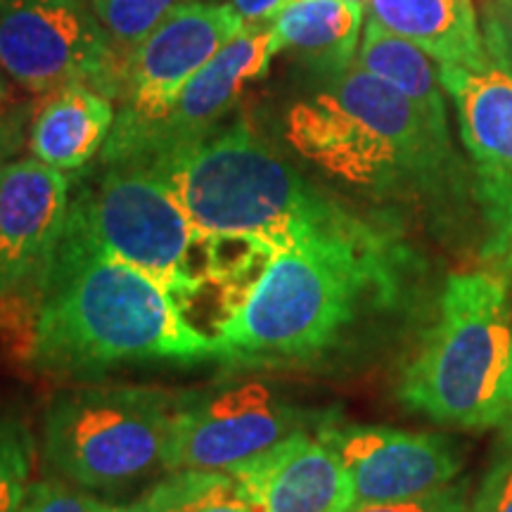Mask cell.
<instances>
[{"label":"cell","mask_w":512,"mask_h":512,"mask_svg":"<svg viewBox=\"0 0 512 512\" xmlns=\"http://www.w3.org/2000/svg\"><path fill=\"white\" fill-rule=\"evenodd\" d=\"M427 302L430 266L401 223L351 209L230 299L214 361L230 373H354L396 347Z\"/></svg>","instance_id":"1"},{"label":"cell","mask_w":512,"mask_h":512,"mask_svg":"<svg viewBox=\"0 0 512 512\" xmlns=\"http://www.w3.org/2000/svg\"><path fill=\"white\" fill-rule=\"evenodd\" d=\"M24 361L83 380L138 363L214 361V337L157 280L64 223Z\"/></svg>","instance_id":"2"},{"label":"cell","mask_w":512,"mask_h":512,"mask_svg":"<svg viewBox=\"0 0 512 512\" xmlns=\"http://www.w3.org/2000/svg\"><path fill=\"white\" fill-rule=\"evenodd\" d=\"M285 140L320 174L373 200L432 209L463 190L451 131L356 64L294 102Z\"/></svg>","instance_id":"3"},{"label":"cell","mask_w":512,"mask_h":512,"mask_svg":"<svg viewBox=\"0 0 512 512\" xmlns=\"http://www.w3.org/2000/svg\"><path fill=\"white\" fill-rule=\"evenodd\" d=\"M150 164L211 245H240L268 259L351 211L240 117Z\"/></svg>","instance_id":"4"},{"label":"cell","mask_w":512,"mask_h":512,"mask_svg":"<svg viewBox=\"0 0 512 512\" xmlns=\"http://www.w3.org/2000/svg\"><path fill=\"white\" fill-rule=\"evenodd\" d=\"M501 273H451L403 363V408L460 432L498 430L512 411V304Z\"/></svg>","instance_id":"5"},{"label":"cell","mask_w":512,"mask_h":512,"mask_svg":"<svg viewBox=\"0 0 512 512\" xmlns=\"http://www.w3.org/2000/svg\"><path fill=\"white\" fill-rule=\"evenodd\" d=\"M67 223L157 280L185 311L214 283L209 238L152 164L100 162L72 190Z\"/></svg>","instance_id":"6"},{"label":"cell","mask_w":512,"mask_h":512,"mask_svg":"<svg viewBox=\"0 0 512 512\" xmlns=\"http://www.w3.org/2000/svg\"><path fill=\"white\" fill-rule=\"evenodd\" d=\"M178 392L133 384L62 389L43 415V458L64 482L117 494L166 472Z\"/></svg>","instance_id":"7"},{"label":"cell","mask_w":512,"mask_h":512,"mask_svg":"<svg viewBox=\"0 0 512 512\" xmlns=\"http://www.w3.org/2000/svg\"><path fill=\"white\" fill-rule=\"evenodd\" d=\"M0 74L34 95L81 83L114 100L124 57L83 0H0Z\"/></svg>","instance_id":"8"},{"label":"cell","mask_w":512,"mask_h":512,"mask_svg":"<svg viewBox=\"0 0 512 512\" xmlns=\"http://www.w3.org/2000/svg\"><path fill=\"white\" fill-rule=\"evenodd\" d=\"M339 418L337 408L302 406L261 382L178 392L171 470H230L294 432H318Z\"/></svg>","instance_id":"9"},{"label":"cell","mask_w":512,"mask_h":512,"mask_svg":"<svg viewBox=\"0 0 512 512\" xmlns=\"http://www.w3.org/2000/svg\"><path fill=\"white\" fill-rule=\"evenodd\" d=\"M242 17L228 3H188L171 12L159 27L131 50L124 62V100L100 162H114L155 128L192 76L238 31Z\"/></svg>","instance_id":"10"},{"label":"cell","mask_w":512,"mask_h":512,"mask_svg":"<svg viewBox=\"0 0 512 512\" xmlns=\"http://www.w3.org/2000/svg\"><path fill=\"white\" fill-rule=\"evenodd\" d=\"M439 79L453 107L472 169V200L482 219L484 261L512 249V69L439 64Z\"/></svg>","instance_id":"11"},{"label":"cell","mask_w":512,"mask_h":512,"mask_svg":"<svg viewBox=\"0 0 512 512\" xmlns=\"http://www.w3.org/2000/svg\"><path fill=\"white\" fill-rule=\"evenodd\" d=\"M332 446L354 484L358 505L418 498L456 482L465 458L446 434L330 420L316 432Z\"/></svg>","instance_id":"12"},{"label":"cell","mask_w":512,"mask_h":512,"mask_svg":"<svg viewBox=\"0 0 512 512\" xmlns=\"http://www.w3.org/2000/svg\"><path fill=\"white\" fill-rule=\"evenodd\" d=\"M72 178L31 159L0 171V302L38 309L43 280L67 223Z\"/></svg>","instance_id":"13"},{"label":"cell","mask_w":512,"mask_h":512,"mask_svg":"<svg viewBox=\"0 0 512 512\" xmlns=\"http://www.w3.org/2000/svg\"><path fill=\"white\" fill-rule=\"evenodd\" d=\"M273 53L271 24H245L178 95L171 112L114 162H155L207 136L235 110L249 83L264 79Z\"/></svg>","instance_id":"14"},{"label":"cell","mask_w":512,"mask_h":512,"mask_svg":"<svg viewBox=\"0 0 512 512\" xmlns=\"http://www.w3.org/2000/svg\"><path fill=\"white\" fill-rule=\"evenodd\" d=\"M256 512H351L354 484L316 432H294L259 456L230 467Z\"/></svg>","instance_id":"15"},{"label":"cell","mask_w":512,"mask_h":512,"mask_svg":"<svg viewBox=\"0 0 512 512\" xmlns=\"http://www.w3.org/2000/svg\"><path fill=\"white\" fill-rule=\"evenodd\" d=\"M368 15L437 64L465 69L494 64L475 0H370Z\"/></svg>","instance_id":"16"},{"label":"cell","mask_w":512,"mask_h":512,"mask_svg":"<svg viewBox=\"0 0 512 512\" xmlns=\"http://www.w3.org/2000/svg\"><path fill=\"white\" fill-rule=\"evenodd\" d=\"M48 95L29 128L31 155L60 171L81 169L110 138L117 121L112 98L81 83Z\"/></svg>","instance_id":"17"},{"label":"cell","mask_w":512,"mask_h":512,"mask_svg":"<svg viewBox=\"0 0 512 512\" xmlns=\"http://www.w3.org/2000/svg\"><path fill=\"white\" fill-rule=\"evenodd\" d=\"M366 5L351 0H290L271 22L273 53H294L335 76L354 64Z\"/></svg>","instance_id":"18"},{"label":"cell","mask_w":512,"mask_h":512,"mask_svg":"<svg viewBox=\"0 0 512 512\" xmlns=\"http://www.w3.org/2000/svg\"><path fill=\"white\" fill-rule=\"evenodd\" d=\"M354 64L406 95L441 131H451L446 91L439 79V64L427 53H422L418 46L384 29L375 19H368L363 24Z\"/></svg>","instance_id":"19"},{"label":"cell","mask_w":512,"mask_h":512,"mask_svg":"<svg viewBox=\"0 0 512 512\" xmlns=\"http://www.w3.org/2000/svg\"><path fill=\"white\" fill-rule=\"evenodd\" d=\"M140 501L150 512H256L226 470H171Z\"/></svg>","instance_id":"20"},{"label":"cell","mask_w":512,"mask_h":512,"mask_svg":"<svg viewBox=\"0 0 512 512\" xmlns=\"http://www.w3.org/2000/svg\"><path fill=\"white\" fill-rule=\"evenodd\" d=\"M188 3L195 0H91L95 17L124 62L171 12Z\"/></svg>","instance_id":"21"},{"label":"cell","mask_w":512,"mask_h":512,"mask_svg":"<svg viewBox=\"0 0 512 512\" xmlns=\"http://www.w3.org/2000/svg\"><path fill=\"white\" fill-rule=\"evenodd\" d=\"M36 444L27 422L0 411V512H17L31 486Z\"/></svg>","instance_id":"22"},{"label":"cell","mask_w":512,"mask_h":512,"mask_svg":"<svg viewBox=\"0 0 512 512\" xmlns=\"http://www.w3.org/2000/svg\"><path fill=\"white\" fill-rule=\"evenodd\" d=\"M470 512H512V420L498 427L494 451L470 501Z\"/></svg>","instance_id":"23"},{"label":"cell","mask_w":512,"mask_h":512,"mask_svg":"<svg viewBox=\"0 0 512 512\" xmlns=\"http://www.w3.org/2000/svg\"><path fill=\"white\" fill-rule=\"evenodd\" d=\"M100 503L79 486L60 479H41L31 482L17 512H98Z\"/></svg>","instance_id":"24"},{"label":"cell","mask_w":512,"mask_h":512,"mask_svg":"<svg viewBox=\"0 0 512 512\" xmlns=\"http://www.w3.org/2000/svg\"><path fill=\"white\" fill-rule=\"evenodd\" d=\"M351 512H470V482L456 479L432 494L396 503L358 505Z\"/></svg>","instance_id":"25"},{"label":"cell","mask_w":512,"mask_h":512,"mask_svg":"<svg viewBox=\"0 0 512 512\" xmlns=\"http://www.w3.org/2000/svg\"><path fill=\"white\" fill-rule=\"evenodd\" d=\"M482 29L491 60L512 67V0H486Z\"/></svg>","instance_id":"26"},{"label":"cell","mask_w":512,"mask_h":512,"mask_svg":"<svg viewBox=\"0 0 512 512\" xmlns=\"http://www.w3.org/2000/svg\"><path fill=\"white\" fill-rule=\"evenodd\" d=\"M0 100V171L8 166L24 145L27 136V110L15 105H3Z\"/></svg>","instance_id":"27"},{"label":"cell","mask_w":512,"mask_h":512,"mask_svg":"<svg viewBox=\"0 0 512 512\" xmlns=\"http://www.w3.org/2000/svg\"><path fill=\"white\" fill-rule=\"evenodd\" d=\"M287 0H228L245 24H271Z\"/></svg>","instance_id":"28"},{"label":"cell","mask_w":512,"mask_h":512,"mask_svg":"<svg viewBox=\"0 0 512 512\" xmlns=\"http://www.w3.org/2000/svg\"><path fill=\"white\" fill-rule=\"evenodd\" d=\"M98 512H150V510H147V505L143 501H138V503H128V505L100 503Z\"/></svg>","instance_id":"29"},{"label":"cell","mask_w":512,"mask_h":512,"mask_svg":"<svg viewBox=\"0 0 512 512\" xmlns=\"http://www.w3.org/2000/svg\"><path fill=\"white\" fill-rule=\"evenodd\" d=\"M498 266H496V273H501L505 280H508V285L512 283V249L508 254H503L501 259H496Z\"/></svg>","instance_id":"30"},{"label":"cell","mask_w":512,"mask_h":512,"mask_svg":"<svg viewBox=\"0 0 512 512\" xmlns=\"http://www.w3.org/2000/svg\"><path fill=\"white\" fill-rule=\"evenodd\" d=\"M8 98V88H5V81H3V74H0V100Z\"/></svg>","instance_id":"31"},{"label":"cell","mask_w":512,"mask_h":512,"mask_svg":"<svg viewBox=\"0 0 512 512\" xmlns=\"http://www.w3.org/2000/svg\"><path fill=\"white\" fill-rule=\"evenodd\" d=\"M287 3H290V0H287ZM351 3H361V5H368L370 0H351Z\"/></svg>","instance_id":"32"},{"label":"cell","mask_w":512,"mask_h":512,"mask_svg":"<svg viewBox=\"0 0 512 512\" xmlns=\"http://www.w3.org/2000/svg\"><path fill=\"white\" fill-rule=\"evenodd\" d=\"M505 420H512V411L508 413V418H505ZM505 420H503V422H505ZM503 422H501V425H503Z\"/></svg>","instance_id":"33"},{"label":"cell","mask_w":512,"mask_h":512,"mask_svg":"<svg viewBox=\"0 0 512 512\" xmlns=\"http://www.w3.org/2000/svg\"><path fill=\"white\" fill-rule=\"evenodd\" d=\"M508 69H512V67H508Z\"/></svg>","instance_id":"34"}]
</instances>
